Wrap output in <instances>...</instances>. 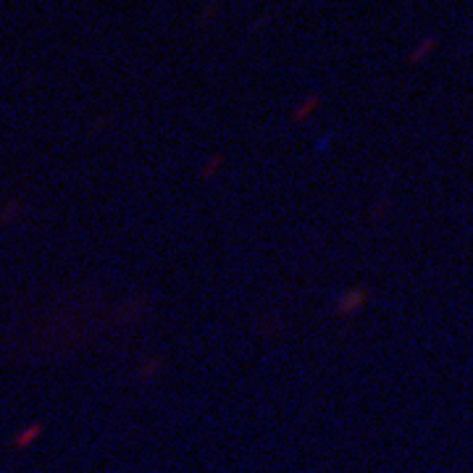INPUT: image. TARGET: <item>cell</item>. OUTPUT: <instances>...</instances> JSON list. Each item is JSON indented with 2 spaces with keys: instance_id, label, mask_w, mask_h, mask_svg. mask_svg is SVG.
<instances>
[{
  "instance_id": "1",
  "label": "cell",
  "mask_w": 473,
  "mask_h": 473,
  "mask_svg": "<svg viewBox=\"0 0 473 473\" xmlns=\"http://www.w3.org/2000/svg\"><path fill=\"white\" fill-rule=\"evenodd\" d=\"M371 300V287L366 284H358V287H350L347 292H342L336 297L334 302V316L336 321H355L358 319V313L366 308V302Z\"/></svg>"
},
{
  "instance_id": "2",
  "label": "cell",
  "mask_w": 473,
  "mask_h": 473,
  "mask_svg": "<svg viewBox=\"0 0 473 473\" xmlns=\"http://www.w3.org/2000/svg\"><path fill=\"white\" fill-rule=\"evenodd\" d=\"M164 373V358L161 355H142L137 371H134V378L139 384H150L155 378Z\"/></svg>"
},
{
  "instance_id": "3",
  "label": "cell",
  "mask_w": 473,
  "mask_h": 473,
  "mask_svg": "<svg viewBox=\"0 0 473 473\" xmlns=\"http://www.w3.org/2000/svg\"><path fill=\"white\" fill-rule=\"evenodd\" d=\"M321 105H324V97H321L319 92H313V95H305L300 103L294 105V111H292V124H305V121L313 116V113L319 111Z\"/></svg>"
},
{
  "instance_id": "4",
  "label": "cell",
  "mask_w": 473,
  "mask_h": 473,
  "mask_svg": "<svg viewBox=\"0 0 473 473\" xmlns=\"http://www.w3.org/2000/svg\"><path fill=\"white\" fill-rule=\"evenodd\" d=\"M26 213H29V206H26L24 200H18V198L6 200V203H3V208H0V226L16 224L18 218H24Z\"/></svg>"
},
{
  "instance_id": "5",
  "label": "cell",
  "mask_w": 473,
  "mask_h": 473,
  "mask_svg": "<svg viewBox=\"0 0 473 473\" xmlns=\"http://www.w3.org/2000/svg\"><path fill=\"white\" fill-rule=\"evenodd\" d=\"M45 431V426H43V421H35V423H29L26 429H21L16 434V437L11 439L9 445H11V450H26V447H32L35 445L37 439H40V434Z\"/></svg>"
},
{
  "instance_id": "6",
  "label": "cell",
  "mask_w": 473,
  "mask_h": 473,
  "mask_svg": "<svg viewBox=\"0 0 473 473\" xmlns=\"http://www.w3.org/2000/svg\"><path fill=\"white\" fill-rule=\"evenodd\" d=\"M437 45H439V37H437V35H426V37H421V40L415 43L413 51L408 53V63H413V66L423 63V60L429 58L431 53L437 51Z\"/></svg>"
},
{
  "instance_id": "7",
  "label": "cell",
  "mask_w": 473,
  "mask_h": 473,
  "mask_svg": "<svg viewBox=\"0 0 473 473\" xmlns=\"http://www.w3.org/2000/svg\"><path fill=\"white\" fill-rule=\"evenodd\" d=\"M226 164V155L224 153H216V155H211L208 158V164L200 169V179L206 181V179H211V176H216V174L221 171V166Z\"/></svg>"
},
{
  "instance_id": "8",
  "label": "cell",
  "mask_w": 473,
  "mask_h": 473,
  "mask_svg": "<svg viewBox=\"0 0 473 473\" xmlns=\"http://www.w3.org/2000/svg\"><path fill=\"white\" fill-rule=\"evenodd\" d=\"M218 16H221V6H218L216 0H211L206 9L200 11L198 24H200V26H211V24H216V18H218Z\"/></svg>"
},
{
  "instance_id": "9",
  "label": "cell",
  "mask_w": 473,
  "mask_h": 473,
  "mask_svg": "<svg viewBox=\"0 0 473 473\" xmlns=\"http://www.w3.org/2000/svg\"><path fill=\"white\" fill-rule=\"evenodd\" d=\"M284 329V321L279 316H263L260 319V334L263 336H276Z\"/></svg>"
},
{
  "instance_id": "10",
  "label": "cell",
  "mask_w": 473,
  "mask_h": 473,
  "mask_svg": "<svg viewBox=\"0 0 473 473\" xmlns=\"http://www.w3.org/2000/svg\"><path fill=\"white\" fill-rule=\"evenodd\" d=\"M389 208H392V200L384 198V200H381V203H376V206H373V211H371V213H368V218H371V221H373V224H378V221H384V218H387V216H389Z\"/></svg>"
},
{
  "instance_id": "11",
  "label": "cell",
  "mask_w": 473,
  "mask_h": 473,
  "mask_svg": "<svg viewBox=\"0 0 473 473\" xmlns=\"http://www.w3.org/2000/svg\"><path fill=\"white\" fill-rule=\"evenodd\" d=\"M108 124V119H97V121H92V132H100Z\"/></svg>"
},
{
  "instance_id": "12",
  "label": "cell",
  "mask_w": 473,
  "mask_h": 473,
  "mask_svg": "<svg viewBox=\"0 0 473 473\" xmlns=\"http://www.w3.org/2000/svg\"><path fill=\"white\" fill-rule=\"evenodd\" d=\"M329 142H331V137H324L319 142V153H324V150H329Z\"/></svg>"
}]
</instances>
